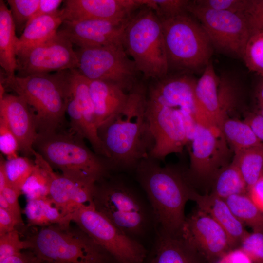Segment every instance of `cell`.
Segmentation results:
<instances>
[{
  "mask_svg": "<svg viewBox=\"0 0 263 263\" xmlns=\"http://www.w3.org/2000/svg\"><path fill=\"white\" fill-rule=\"evenodd\" d=\"M93 205L128 237L147 249L156 234L158 224L143 189L123 174L112 173L97 181Z\"/></svg>",
  "mask_w": 263,
  "mask_h": 263,
  "instance_id": "6da1fadb",
  "label": "cell"
},
{
  "mask_svg": "<svg viewBox=\"0 0 263 263\" xmlns=\"http://www.w3.org/2000/svg\"><path fill=\"white\" fill-rule=\"evenodd\" d=\"M146 93L139 86L130 91L127 103L98 128L112 173L134 172L153 147L146 114Z\"/></svg>",
  "mask_w": 263,
  "mask_h": 263,
  "instance_id": "7a4b0ae2",
  "label": "cell"
},
{
  "mask_svg": "<svg viewBox=\"0 0 263 263\" xmlns=\"http://www.w3.org/2000/svg\"><path fill=\"white\" fill-rule=\"evenodd\" d=\"M134 172L150 203L158 227L170 234H180L186 219L185 205L193 190L187 175L173 167L162 166L150 156L140 162Z\"/></svg>",
  "mask_w": 263,
  "mask_h": 263,
  "instance_id": "3957f363",
  "label": "cell"
},
{
  "mask_svg": "<svg viewBox=\"0 0 263 263\" xmlns=\"http://www.w3.org/2000/svg\"><path fill=\"white\" fill-rule=\"evenodd\" d=\"M33 149L52 168L78 182L95 184L111 173L107 159L92 151L72 130L38 133Z\"/></svg>",
  "mask_w": 263,
  "mask_h": 263,
  "instance_id": "277c9868",
  "label": "cell"
},
{
  "mask_svg": "<svg viewBox=\"0 0 263 263\" xmlns=\"http://www.w3.org/2000/svg\"><path fill=\"white\" fill-rule=\"evenodd\" d=\"M25 249L45 263H117L79 226L55 224L41 227L23 240Z\"/></svg>",
  "mask_w": 263,
  "mask_h": 263,
  "instance_id": "5b68a950",
  "label": "cell"
},
{
  "mask_svg": "<svg viewBox=\"0 0 263 263\" xmlns=\"http://www.w3.org/2000/svg\"><path fill=\"white\" fill-rule=\"evenodd\" d=\"M0 83L26 102L33 113L38 133H50L61 129L67 101L62 71L53 74L26 76H8L1 72Z\"/></svg>",
  "mask_w": 263,
  "mask_h": 263,
  "instance_id": "8992f818",
  "label": "cell"
},
{
  "mask_svg": "<svg viewBox=\"0 0 263 263\" xmlns=\"http://www.w3.org/2000/svg\"><path fill=\"white\" fill-rule=\"evenodd\" d=\"M122 43L138 72L146 79L158 80L169 72L160 20L151 9H142L129 20Z\"/></svg>",
  "mask_w": 263,
  "mask_h": 263,
  "instance_id": "52a82bcc",
  "label": "cell"
},
{
  "mask_svg": "<svg viewBox=\"0 0 263 263\" xmlns=\"http://www.w3.org/2000/svg\"><path fill=\"white\" fill-rule=\"evenodd\" d=\"M169 71H195L210 62L212 44L204 28L187 13L159 19Z\"/></svg>",
  "mask_w": 263,
  "mask_h": 263,
  "instance_id": "ba28073f",
  "label": "cell"
},
{
  "mask_svg": "<svg viewBox=\"0 0 263 263\" xmlns=\"http://www.w3.org/2000/svg\"><path fill=\"white\" fill-rule=\"evenodd\" d=\"M146 114L153 140L149 156L159 160L171 153H181L195 129L193 114L182 107L163 104L147 97Z\"/></svg>",
  "mask_w": 263,
  "mask_h": 263,
  "instance_id": "9c48e42d",
  "label": "cell"
},
{
  "mask_svg": "<svg viewBox=\"0 0 263 263\" xmlns=\"http://www.w3.org/2000/svg\"><path fill=\"white\" fill-rule=\"evenodd\" d=\"M107 250L117 263H142L148 252L97 211L93 205H79L67 217Z\"/></svg>",
  "mask_w": 263,
  "mask_h": 263,
  "instance_id": "30bf717a",
  "label": "cell"
},
{
  "mask_svg": "<svg viewBox=\"0 0 263 263\" xmlns=\"http://www.w3.org/2000/svg\"><path fill=\"white\" fill-rule=\"evenodd\" d=\"M75 52L78 59L77 69L89 80L113 82L129 92L135 87L138 72L123 44L79 48Z\"/></svg>",
  "mask_w": 263,
  "mask_h": 263,
  "instance_id": "8fae6325",
  "label": "cell"
},
{
  "mask_svg": "<svg viewBox=\"0 0 263 263\" xmlns=\"http://www.w3.org/2000/svg\"><path fill=\"white\" fill-rule=\"evenodd\" d=\"M187 12L198 19L213 48L242 58L250 36L242 14L202 8L192 1H189Z\"/></svg>",
  "mask_w": 263,
  "mask_h": 263,
  "instance_id": "7c38bea8",
  "label": "cell"
},
{
  "mask_svg": "<svg viewBox=\"0 0 263 263\" xmlns=\"http://www.w3.org/2000/svg\"><path fill=\"white\" fill-rule=\"evenodd\" d=\"M190 145L189 169L187 174L190 180L212 179L226 165L228 143L219 128L197 123Z\"/></svg>",
  "mask_w": 263,
  "mask_h": 263,
  "instance_id": "4fadbf2b",
  "label": "cell"
},
{
  "mask_svg": "<svg viewBox=\"0 0 263 263\" xmlns=\"http://www.w3.org/2000/svg\"><path fill=\"white\" fill-rule=\"evenodd\" d=\"M64 75L67 92L70 95L67 100L66 113L70 118L71 130L88 140L96 154L106 158L98 134L89 79L77 69L64 70Z\"/></svg>",
  "mask_w": 263,
  "mask_h": 263,
  "instance_id": "5bb4252c",
  "label": "cell"
},
{
  "mask_svg": "<svg viewBox=\"0 0 263 263\" xmlns=\"http://www.w3.org/2000/svg\"><path fill=\"white\" fill-rule=\"evenodd\" d=\"M16 55L19 76L77 69L78 66L72 43L58 33L43 43L17 52Z\"/></svg>",
  "mask_w": 263,
  "mask_h": 263,
  "instance_id": "9a60e30c",
  "label": "cell"
},
{
  "mask_svg": "<svg viewBox=\"0 0 263 263\" xmlns=\"http://www.w3.org/2000/svg\"><path fill=\"white\" fill-rule=\"evenodd\" d=\"M195 94L198 111L197 123L220 129L235 102L233 83L227 78H220L210 62L197 80Z\"/></svg>",
  "mask_w": 263,
  "mask_h": 263,
  "instance_id": "2e32d148",
  "label": "cell"
},
{
  "mask_svg": "<svg viewBox=\"0 0 263 263\" xmlns=\"http://www.w3.org/2000/svg\"><path fill=\"white\" fill-rule=\"evenodd\" d=\"M180 234L209 263H216L235 249L224 228L199 209L186 217Z\"/></svg>",
  "mask_w": 263,
  "mask_h": 263,
  "instance_id": "e0dca14e",
  "label": "cell"
},
{
  "mask_svg": "<svg viewBox=\"0 0 263 263\" xmlns=\"http://www.w3.org/2000/svg\"><path fill=\"white\" fill-rule=\"evenodd\" d=\"M141 6L140 0H67L61 9L64 21L101 20L124 23Z\"/></svg>",
  "mask_w": 263,
  "mask_h": 263,
  "instance_id": "ac0fdd59",
  "label": "cell"
},
{
  "mask_svg": "<svg viewBox=\"0 0 263 263\" xmlns=\"http://www.w3.org/2000/svg\"><path fill=\"white\" fill-rule=\"evenodd\" d=\"M128 22L116 23L101 20L64 21L57 33L79 48L107 46L123 44Z\"/></svg>",
  "mask_w": 263,
  "mask_h": 263,
  "instance_id": "d6986e66",
  "label": "cell"
},
{
  "mask_svg": "<svg viewBox=\"0 0 263 263\" xmlns=\"http://www.w3.org/2000/svg\"><path fill=\"white\" fill-rule=\"evenodd\" d=\"M0 117L16 136L24 156L34 157L38 131L33 113L26 102L17 94H5L0 98Z\"/></svg>",
  "mask_w": 263,
  "mask_h": 263,
  "instance_id": "ffe728a7",
  "label": "cell"
},
{
  "mask_svg": "<svg viewBox=\"0 0 263 263\" xmlns=\"http://www.w3.org/2000/svg\"><path fill=\"white\" fill-rule=\"evenodd\" d=\"M142 263H209L181 235L158 227Z\"/></svg>",
  "mask_w": 263,
  "mask_h": 263,
  "instance_id": "44dd1931",
  "label": "cell"
},
{
  "mask_svg": "<svg viewBox=\"0 0 263 263\" xmlns=\"http://www.w3.org/2000/svg\"><path fill=\"white\" fill-rule=\"evenodd\" d=\"M156 81L149 88L148 98L170 106L181 107L189 110L196 121L198 111L195 89L197 80L182 75L167 77Z\"/></svg>",
  "mask_w": 263,
  "mask_h": 263,
  "instance_id": "7402d4cb",
  "label": "cell"
},
{
  "mask_svg": "<svg viewBox=\"0 0 263 263\" xmlns=\"http://www.w3.org/2000/svg\"><path fill=\"white\" fill-rule=\"evenodd\" d=\"M94 184L78 182L53 170L48 197L68 222L67 216L79 205H93Z\"/></svg>",
  "mask_w": 263,
  "mask_h": 263,
  "instance_id": "603a6c76",
  "label": "cell"
},
{
  "mask_svg": "<svg viewBox=\"0 0 263 263\" xmlns=\"http://www.w3.org/2000/svg\"><path fill=\"white\" fill-rule=\"evenodd\" d=\"M89 85L98 128L124 107L130 92L119 84L106 81L89 80Z\"/></svg>",
  "mask_w": 263,
  "mask_h": 263,
  "instance_id": "cb8c5ba5",
  "label": "cell"
},
{
  "mask_svg": "<svg viewBox=\"0 0 263 263\" xmlns=\"http://www.w3.org/2000/svg\"><path fill=\"white\" fill-rule=\"evenodd\" d=\"M190 200L195 202L198 209L210 215L224 228L234 248L248 233L224 199L212 193L202 195L193 189Z\"/></svg>",
  "mask_w": 263,
  "mask_h": 263,
  "instance_id": "d4e9b609",
  "label": "cell"
},
{
  "mask_svg": "<svg viewBox=\"0 0 263 263\" xmlns=\"http://www.w3.org/2000/svg\"><path fill=\"white\" fill-rule=\"evenodd\" d=\"M64 21L62 10L31 19L21 35L18 37L16 44L17 52L30 48L50 39L55 36Z\"/></svg>",
  "mask_w": 263,
  "mask_h": 263,
  "instance_id": "484cf974",
  "label": "cell"
},
{
  "mask_svg": "<svg viewBox=\"0 0 263 263\" xmlns=\"http://www.w3.org/2000/svg\"><path fill=\"white\" fill-rule=\"evenodd\" d=\"M15 26L11 11L5 2L0 0V65L8 76L15 75L18 69Z\"/></svg>",
  "mask_w": 263,
  "mask_h": 263,
  "instance_id": "4316f807",
  "label": "cell"
},
{
  "mask_svg": "<svg viewBox=\"0 0 263 263\" xmlns=\"http://www.w3.org/2000/svg\"><path fill=\"white\" fill-rule=\"evenodd\" d=\"M33 170L24 184L21 194L26 200L44 198L49 196L52 167L35 151Z\"/></svg>",
  "mask_w": 263,
  "mask_h": 263,
  "instance_id": "83f0119b",
  "label": "cell"
},
{
  "mask_svg": "<svg viewBox=\"0 0 263 263\" xmlns=\"http://www.w3.org/2000/svg\"><path fill=\"white\" fill-rule=\"evenodd\" d=\"M24 212L30 225L44 227L70 224L49 197L27 200Z\"/></svg>",
  "mask_w": 263,
  "mask_h": 263,
  "instance_id": "f1b7e54d",
  "label": "cell"
},
{
  "mask_svg": "<svg viewBox=\"0 0 263 263\" xmlns=\"http://www.w3.org/2000/svg\"><path fill=\"white\" fill-rule=\"evenodd\" d=\"M220 129L235 154L263 144L245 121L228 117L223 121Z\"/></svg>",
  "mask_w": 263,
  "mask_h": 263,
  "instance_id": "f546056e",
  "label": "cell"
},
{
  "mask_svg": "<svg viewBox=\"0 0 263 263\" xmlns=\"http://www.w3.org/2000/svg\"><path fill=\"white\" fill-rule=\"evenodd\" d=\"M212 180V193L224 200L233 195L245 194L247 190L243 177L233 162L220 169Z\"/></svg>",
  "mask_w": 263,
  "mask_h": 263,
  "instance_id": "4dcf8cb0",
  "label": "cell"
},
{
  "mask_svg": "<svg viewBox=\"0 0 263 263\" xmlns=\"http://www.w3.org/2000/svg\"><path fill=\"white\" fill-rule=\"evenodd\" d=\"M225 200L233 214L241 223L250 226L253 231L263 232V212L248 195H233Z\"/></svg>",
  "mask_w": 263,
  "mask_h": 263,
  "instance_id": "1f68e13d",
  "label": "cell"
},
{
  "mask_svg": "<svg viewBox=\"0 0 263 263\" xmlns=\"http://www.w3.org/2000/svg\"><path fill=\"white\" fill-rule=\"evenodd\" d=\"M232 162L240 170L248 189L263 175V144L235 154Z\"/></svg>",
  "mask_w": 263,
  "mask_h": 263,
  "instance_id": "d6a6232c",
  "label": "cell"
},
{
  "mask_svg": "<svg viewBox=\"0 0 263 263\" xmlns=\"http://www.w3.org/2000/svg\"><path fill=\"white\" fill-rule=\"evenodd\" d=\"M4 166L8 185L21 193L22 188L34 168V161L26 156H19L5 160Z\"/></svg>",
  "mask_w": 263,
  "mask_h": 263,
  "instance_id": "836d02e7",
  "label": "cell"
},
{
  "mask_svg": "<svg viewBox=\"0 0 263 263\" xmlns=\"http://www.w3.org/2000/svg\"><path fill=\"white\" fill-rule=\"evenodd\" d=\"M242 59L249 70L263 77V30L250 35Z\"/></svg>",
  "mask_w": 263,
  "mask_h": 263,
  "instance_id": "e575fe53",
  "label": "cell"
},
{
  "mask_svg": "<svg viewBox=\"0 0 263 263\" xmlns=\"http://www.w3.org/2000/svg\"><path fill=\"white\" fill-rule=\"evenodd\" d=\"M40 0H8L16 33L20 36L36 13Z\"/></svg>",
  "mask_w": 263,
  "mask_h": 263,
  "instance_id": "d590c367",
  "label": "cell"
},
{
  "mask_svg": "<svg viewBox=\"0 0 263 263\" xmlns=\"http://www.w3.org/2000/svg\"><path fill=\"white\" fill-rule=\"evenodd\" d=\"M145 6L154 12L159 19L168 18L186 13L190 0H140Z\"/></svg>",
  "mask_w": 263,
  "mask_h": 263,
  "instance_id": "8d00e7d4",
  "label": "cell"
},
{
  "mask_svg": "<svg viewBox=\"0 0 263 263\" xmlns=\"http://www.w3.org/2000/svg\"><path fill=\"white\" fill-rule=\"evenodd\" d=\"M240 248L250 258L253 263H263V232L248 233L241 242Z\"/></svg>",
  "mask_w": 263,
  "mask_h": 263,
  "instance_id": "74e56055",
  "label": "cell"
},
{
  "mask_svg": "<svg viewBox=\"0 0 263 263\" xmlns=\"http://www.w3.org/2000/svg\"><path fill=\"white\" fill-rule=\"evenodd\" d=\"M242 15L250 35L263 30V0H248Z\"/></svg>",
  "mask_w": 263,
  "mask_h": 263,
  "instance_id": "f35d334b",
  "label": "cell"
},
{
  "mask_svg": "<svg viewBox=\"0 0 263 263\" xmlns=\"http://www.w3.org/2000/svg\"><path fill=\"white\" fill-rule=\"evenodd\" d=\"M25 244L16 229L0 236V261L21 252Z\"/></svg>",
  "mask_w": 263,
  "mask_h": 263,
  "instance_id": "ab89813d",
  "label": "cell"
},
{
  "mask_svg": "<svg viewBox=\"0 0 263 263\" xmlns=\"http://www.w3.org/2000/svg\"><path fill=\"white\" fill-rule=\"evenodd\" d=\"M248 0H196L192 1L198 6L211 10L227 11L242 14Z\"/></svg>",
  "mask_w": 263,
  "mask_h": 263,
  "instance_id": "60d3db41",
  "label": "cell"
},
{
  "mask_svg": "<svg viewBox=\"0 0 263 263\" xmlns=\"http://www.w3.org/2000/svg\"><path fill=\"white\" fill-rule=\"evenodd\" d=\"M0 150L7 159L17 157L19 151L17 139L1 117H0Z\"/></svg>",
  "mask_w": 263,
  "mask_h": 263,
  "instance_id": "b9f144b4",
  "label": "cell"
},
{
  "mask_svg": "<svg viewBox=\"0 0 263 263\" xmlns=\"http://www.w3.org/2000/svg\"><path fill=\"white\" fill-rule=\"evenodd\" d=\"M8 203L10 212L19 220V223L24 225L21 216V211L19 203V197L21 193L9 185H7L0 193Z\"/></svg>",
  "mask_w": 263,
  "mask_h": 263,
  "instance_id": "7bdbcfd3",
  "label": "cell"
},
{
  "mask_svg": "<svg viewBox=\"0 0 263 263\" xmlns=\"http://www.w3.org/2000/svg\"><path fill=\"white\" fill-rule=\"evenodd\" d=\"M17 218L10 212L0 207V236L22 226Z\"/></svg>",
  "mask_w": 263,
  "mask_h": 263,
  "instance_id": "ee69618b",
  "label": "cell"
},
{
  "mask_svg": "<svg viewBox=\"0 0 263 263\" xmlns=\"http://www.w3.org/2000/svg\"><path fill=\"white\" fill-rule=\"evenodd\" d=\"M247 190L249 197L258 208L263 212V175L248 188Z\"/></svg>",
  "mask_w": 263,
  "mask_h": 263,
  "instance_id": "f6af8a7d",
  "label": "cell"
},
{
  "mask_svg": "<svg viewBox=\"0 0 263 263\" xmlns=\"http://www.w3.org/2000/svg\"><path fill=\"white\" fill-rule=\"evenodd\" d=\"M0 263H45L31 251L21 252L16 255L9 257Z\"/></svg>",
  "mask_w": 263,
  "mask_h": 263,
  "instance_id": "bcb514c9",
  "label": "cell"
},
{
  "mask_svg": "<svg viewBox=\"0 0 263 263\" xmlns=\"http://www.w3.org/2000/svg\"><path fill=\"white\" fill-rule=\"evenodd\" d=\"M64 0H40L38 9L32 19L36 17L54 13L59 10L58 8Z\"/></svg>",
  "mask_w": 263,
  "mask_h": 263,
  "instance_id": "7dc6e473",
  "label": "cell"
},
{
  "mask_svg": "<svg viewBox=\"0 0 263 263\" xmlns=\"http://www.w3.org/2000/svg\"><path fill=\"white\" fill-rule=\"evenodd\" d=\"M248 123L258 138L263 143V117L256 113H249L244 120Z\"/></svg>",
  "mask_w": 263,
  "mask_h": 263,
  "instance_id": "c3c4849f",
  "label": "cell"
},
{
  "mask_svg": "<svg viewBox=\"0 0 263 263\" xmlns=\"http://www.w3.org/2000/svg\"><path fill=\"white\" fill-rule=\"evenodd\" d=\"M221 259L227 263H253L248 256L240 248L230 251Z\"/></svg>",
  "mask_w": 263,
  "mask_h": 263,
  "instance_id": "681fc988",
  "label": "cell"
},
{
  "mask_svg": "<svg viewBox=\"0 0 263 263\" xmlns=\"http://www.w3.org/2000/svg\"><path fill=\"white\" fill-rule=\"evenodd\" d=\"M255 98L257 106V113L263 117V77H261L257 85Z\"/></svg>",
  "mask_w": 263,
  "mask_h": 263,
  "instance_id": "f907efd6",
  "label": "cell"
},
{
  "mask_svg": "<svg viewBox=\"0 0 263 263\" xmlns=\"http://www.w3.org/2000/svg\"><path fill=\"white\" fill-rule=\"evenodd\" d=\"M4 160L5 159L1 154L0 158V193L8 185V180L4 166Z\"/></svg>",
  "mask_w": 263,
  "mask_h": 263,
  "instance_id": "816d5d0a",
  "label": "cell"
},
{
  "mask_svg": "<svg viewBox=\"0 0 263 263\" xmlns=\"http://www.w3.org/2000/svg\"><path fill=\"white\" fill-rule=\"evenodd\" d=\"M216 263H227L226 262L224 261L222 259H220L218 262H217Z\"/></svg>",
  "mask_w": 263,
  "mask_h": 263,
  "instance_id": "f5cc1de1",
  "label": "cell"
}]
</instances>
